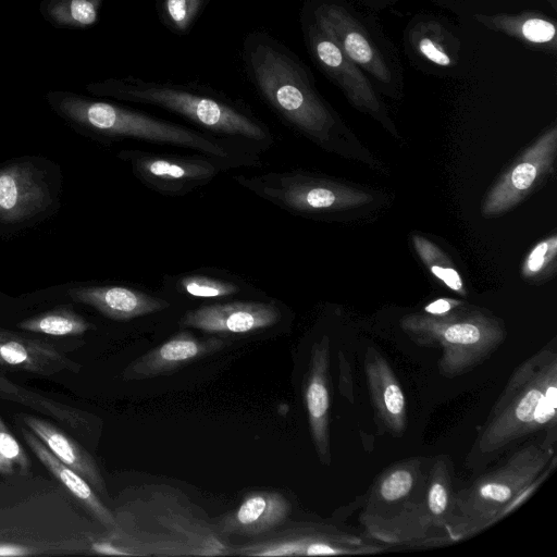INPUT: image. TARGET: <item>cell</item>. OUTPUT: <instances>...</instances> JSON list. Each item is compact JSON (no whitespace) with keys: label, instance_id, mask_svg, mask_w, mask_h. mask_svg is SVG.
Returning <instances> with one entry per match:
<instances>
[{"label":"cell","instance_id":"obj_26","mask_svg":"<svg viewBox=\"0 0 557 557\" xmlns=\"http://www.w3.org/2000/svg\"><path fill=\"white\" fill-rule=\"evenodd\" d=\"M0 397L18 401L38 411L52 416L55 419L72 425L74 429L85 428L88 424L87 414L75 408L44 398L28 392L0 375Z\"/></svg>","mask_w":557,"mask_h":557},{"label":"cell","instance_id":"obj_5","mask_svg":"<svg viewBox=\"0 0 557 557\" xmlns=\"http://www.w3.org/2000/svg\"><path fill=\"white\" fill-rule=\"evenodd\" d=\"M556 466L554 446L532 443L498 468L453 493L444 520L446 541L470 537L521 505Z\"/></svg>","mask_w":557,"mask_h":557},{"label":"cell","instance_id":"obj_4","mask_svg":"<svg viewBox=\"0 0 557 557\" xmlns=\"http://www.w3.org/2000/svg\"><path fill=\"white\" fill-rule=\"evenodd\" d=\"M86 90L97 97L164 109L203 132L251 145L262 152L274 144L270 128L248 108L205 87L125 76L92 82Z\"/></svg>","mask_w":557,"mask_h":557},{"label":"cell","instance_id":"obj_21","mask_svg":"<svg viewBox=\"0 0 557 557\" xmlns=\"http://www.w3.org/2000/svg\"><path fill=\"white\" fill-rule=\"evenodd\" d=\"M0 366L40 375L81 369L50 344L3 330H0Z\"/></svg>","mask_w":557,"mask_h":557},{"label":"cell","instance_id":"obj_34","mask_svg":"<svg viewBox=\"0 0 557 557\" xmlns=\"http://www.w3.org/2000/svg\"><path fill=\"white\" fill-rule=\"evenodd\" d=\"M461 306L462 302L460 300L440 298L425 306L424 311L429 314L441 315L448 313L451 310L459 308Z\"/></svg>","mask_w":557,"mask_h":557},{"label":"cell","instance_id":"obj_1","mask_svg":"<svg viewBox=\"0 0 557 557\" xmlns=\"http://www.w3.org/2000/svg\"><path fill=\"white\" fill-rule=\"evenodd\" d=\"M109 540L136 557L232 556L228 539L183 491L166 484H143L112 511Z\"/></svg>","mask_w":557,"mask_h":557},{"label":"cell","instance_id":"obj_14","mask_svg":"<svg viewBox=\"0 0 557 557\" xmlns=\"http://www.w3.org/2000/svg\"><path fill=\"white\" fill-rule=\"evenodd\" d=\"M310 17L358 66L382 83L391 82L389 69L380 51L362 26L343 7L320 1L311 9Z\"/></svg>","mask_w":557,"mask_h":557},{"label":"cell","instance_id":"obj_6","mask_svg":"<svg viewBox=\"0 0 557 557\" xmlns=\"http://www.w3.org/2000/svg\"><path fill=\"white\" fill-rule=\"evenodd\" d=\"M556 409L557 354L546 346L510 375L476 436L471 461L486 460L539 431L555 430Z\"/></svg>","mask_w":557,"mask_h":557},{"label":"cell","instance_id":"obj_3","mask_svg":"<svg viewBox=\"0 0 557 557\" xmlns=\"http://www.w3.org/2000/svg\"><path fill=\"white\" fill-rule=\"evenodd\" d=\"M243 60L260 97L286 124L320 146L333 144L335 115L293 51L268 33L252 32L245 37Z\"/></svg>","mask_w":557,"mask_h":557},{"label":"cell","instance_id":"obj_35","mask_svg":"<svg viewBox=\"0 0 557 557\" xmlns=\"http://www.w3.org/2000/svg\"><path fill=\"white\" fill-rule=\"evenodd\" d=\"M554 8H556V1L557 0H549Z\"/></svg>","mask_w":557,"mask_h":557},{"label":"cell","instance_id":"obj_12","mask_svg":"<svg viewBox=\"0 0 557 557\" xmlns=\"http://www.w3.org/2000/svg\"><path fill=\"white\" fill-rule=\"evenodd\" d=\"M302 33L319 67L333 79L357 108L373 115L382 114V104L359 66L310 17L302 18Z\"/></svg>","mask_w":557,"mask_h":557},{"label":"cell","instance_id":"obj_23","mask_svg":"<svg viewBox=\"0 0 557 557\" xmlns=\"http://www.w3.org/2000/svg\"><path fill=\"white\" fill-rule=\"evenodd\" d=\"M23 437L40 462L74 495L90 515L110 533L115 528L113 512L100 500L91 485L60 461L33 433L21 428Z\"/></svg>","mask_w":557,"mask_h":557},{"label":"cell","instance_id":"obj_29","mask_svg":"<svg viewBox=\"0 0 557 557\" xmlns=\"http://www.w3.org/2000/svg\"><path fill=\"white\" fill-rule=\"evenodd\" d=\"M210 0H157L160 22L176 35L188 34Z\"/></svg>","mask_w":557,"mask_h":557},{"label":"cell","instance_id":"obj_7","mask_svg":"<svg viewBox=\"0 0 557 557\" xmlns=\"http://www.w3.org/2000/svg\"><path fill=\"white\" fill-rule=\"evenodd\" d=\"M400 327L417 344L440 347V373L449 379L480 366L506 338L503 322L481 310L409 314L400 320Z\"/></svg>","mask_w":557,"mask_h":557},{"label":"cell","instance_id":"obj_17","mask_svg":"<svg viewBox=\"0 0 557 557\" xmlns=\"http://www.w3.org/2000/svg\"><path fill=\"white\" fill-rule=\"evenodd\" d=\"M290 510V503L278 492H251L237 508L214 523L218 531L227 539L232 535L259 536L281 527Z\"/></svg>","mask_w":557,"mask_h":557},{"label":"cell","instance_id":"obj_22","mask_svg":"<svg viewBox=\"0 0 557 557\" xmlns=\"http://www.w3.org/2000/svg\"><path fill=\"white\" fill-rule=\"evenodd\" d=\"M20 419L60 461L82 475L98 493L107 495L100 469L86 449L44 419L30 414H20Z\"/></svg>","mask_w":557,"mask_h":557},{"label":"cell","instance_id":"obj_25","mask_svg":"<svg viewBox=\"0 0 557 557\" xmlns=\"http://www.w3.org/2000/svg\"><path fill=\"white\" fill-rule=\"evenodd\" d=\"M106 0H41L39 13L55 28L86 29L96 25Z\"/></svg>","mask_w":557,"mask_h":557},{"label":"cell","instance_id":"obj_16","mask_svg":"<svg viewBox=\"0 0 557 557\" xmlns=\"http://www.w3.org/2000/svg\"><path fill=\"white\" fill-rule=\"evenodd\" d=\"M225 345L221 337L199 338L183 331L132 361L123 371V379L131 381L165 375L221 350Z\"/></svg>","mask_w":557,"mask_h":557},{"label":"cell","instance_id":"obj_27","mask_svg":"<svg viewBox=\"0 0 557 557\" xmlns=\"http://www.w3.org/2000/svg\"><path fill=\"white\" fill-rule=\"evenodd\" d=\"M18 327L53 336H76L84 334L92 325L71 309L57 308L20 322Z\"/></svg>","mask_w":557,"mask_h":557},{"label":"cell","instance_id":"obj_8","mask_svg":"<svg viewBox=\"0 0 557 557\" xmlns=\"http://www.w3.org/2000/svg\"><path fill=\"white\" fill-rule=\"evenodd\" d=\"M245 189L293 214L312 216L363 206L372 196L299 171L236 175Z\"/></svg>","mask_w":557,"mask_h":557},{"label":"cell","instance_id":"obj_20","mask_svg":"<svg viewBox=\"0 0 557 557\" xmlns=\"http://www.w3.org/2000/svg\"><path fill=\"white\" fill-rule=\"evenodd\" d=\"M69 295L75 301L88 305L116 321L153 314L171 306L165 299L120 285L74 287Z\"/></svg>","mask_w":557,"mask_h":557},{"label":"cell","instance_id":"obj_24","mask_svg":"<svg viewBox=\"0 0 557 557\" xmlns=\"http://www.w3.org/2000/svg\"><path fill=\"white\" fill-rule=\"evenodd\" d=\"M485 27L512 36L532 47L557 50V28L553 20L535 13L474 14Z\"/></svg>","mask_w":557,"mask_h":557},{"label":"cell","instance_id":"obj_18","mask_svg":"<svg viewBox=\"0 0 557 557\" xmlns=\"http://www.w3.org/2000/svg\"><path fill=\"white\" fill-rule=\"evenodd\" d=\"M50 193L40 172L29 163L0 169V220L18 222L42 211Z\"/></svg>","mask_w":557,"mask_h":557},{"label":"cell","instance_id":"obj_10","mask_svg":"<svg viewBox=\"0 0 557 557\" xmlns=\"http://www.w3.org/2000/svg\"><path fill=\"white\" fill-rule=\"evenodd\" d=\"M135 177L146 187L166 196H184L212 182L220 173L236 166L202 153H157L140 149L122 150Z\"/></svg>","mask_w":557,"mask_h":557},{"label":"cell","instance_id":"obj_13","mask_svg":"<svg viewBox=\"0 0 557 557\" xmlns=\"http://www.w3.org/2000/svg\"><path fill=\"white\" fill-rule=\"evenodd\" d=\"M282 318V309L273 301H231L188 310L180 325L209 334H251L276 325Z\"/></svg>","mask_w":557,"mask_h":557},{"label":"cell","instance_id":"obj_11","mask_svg":"<svg viewBox=\"0 0 557 557\" xmlns=\"http://www.w3.org/2000/svg\"><path fill=\"white\" fill-rule=\"evenodd\" d=\"M557 150V127L553 125L506 171L486 195L484 216H495L522 201L553 170Z\"/></svg>","mask_w":557,"mask_h":557},{"label":"cell","instance_id":"obj_30","mask_svg":"<svg viewBox=\"0 0 557 557\" xmlns=\"http://www.w3.org/2000/svg\"><path fill=\"white\" fill-rule=\"evenodd\" d=\"M174 286L177 293L201 299H220L240 293V286L237 282L207 274L180 276Z\"/></svg>","mask_w":557,"mask_h":557},{"label":"cell","instance_id":"obj_28","mask_svg":"<svg viewBox=\"0 0 557 557\" xmlns=\"http://www.w3.org/2000/svg\"><path fill=\"white\" fill-rule=\"evenodd\" d=\"M412 244L422 262L436 278L454 292L466 294L462 278L440 247L420 235L412 236Z\"/></svg>","mask_w":557,"mask_h":557},{"label":"cell","instance_id":"obj_9","mask_svg":"<svg viewBox=\"0 0 557 557\" xmlns=\"http://www.w3.org/2000/svg\"><path fill=\"white\" fill-rule=\"evenodd\" d=\"M383 546L331 524L302 523L271 531L243 544H232V556L362 555L380 553Z\"/></svg>","mask_w":557,"mask_h":557},{"label":"cell","instance_id":"obj_19","mask_svg":"<svg viewBox=\"0 0 557 557\" xmlns=\"http://www.w3.org/2000/svg\"><path fill=\"white\" fill-rule=\"evenodd\" d=\"M364 371L372 406L380 424L399 436L407 424L406 399L387 360L373 347L364 357Z\"/></svg>","mask_w":557,"mask_h":557},{"label":"cell","instance_id":"obj_15","mask_svg":"<svg viewBox=\"0 0 557 557\" xmlns=\"http://www.w3.org/2000/svg\"><path fill=\"white\" fill-rule=\"evenodd\" d=\"M330 382V339L324 335L311 348L304 399L311 438L320 461L325 466L331 463Z\"/></svg>","mask_w":557,"mask_h":557},{"label":"cell","instance_id":"obj_2","mask_svg":"<svg viewBox=\"0 0 557 557\" xmlns=\"http://www.w3.org/2000/svg\"><path fill=\"white\" fill-rule=\"evenodd\" d=\"M62 117L97 135L173 146L233 163L236 169L261 164V151L248 144L161 120L141 111L64 90L47 94Z\"/></svg>","mask_w":557,"mask_h":557},{"label":"cell","instance_id":"obj_31","mask_svg":"<svg viewBox=\"0 0 557 557\" xmlns=\"http://www.w3.org/2000/svg\"><path fill=\"white\" fill-rule=\"evenodd\" d=\"M29 459L20 442L9 431L0 417V473L25 474L29 470Z\"/></svg>","mask_w":557,"mask_h":557},{"label":"cell","instance_id":"obj_32","mask_svg":"<svg viewBox=\"0 0 557 557\" xmlns=\"http://www.w3.org/2000/svg\"><path fill=\"white\" fill-rule=\"evenodd\" d=\"M413 46L419 54L436 65L446 67L454 64L451 53L444 44V37L435 27H424L414 34Z\"/></svg>","mask_w":557,"mask_h":557},{"label":"cell","instance_id":"obj_33","mask_svg":"<svg viewBox=\"0 0 557 557\" xmlns=\"http://www.w3.org/2000/svg\"><path fill=\"white\" fill-rule=\"evenodd\" d=\"M556 255L557 236L553 234L532 248L522 264V275L528 278L540 276L555 262Z\"/></svg>","mask_w":557,"mask_h":557}]
</instances>
